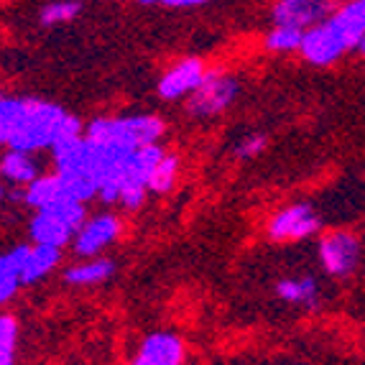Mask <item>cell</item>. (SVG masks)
<instances>
[{
  "instance_id": "obj_25",
  "label": "cell",
  "mask_w": 365,
  "mask_h": 365,
  "mask_svg": "<svg viewBox=\"0 0 365 365\" xmlns=\"http://www.w3.org/2000/svg\"><path fill=\"white\" fill-rule=\"evenodd\" d=\"M358 51H360V54H363V56H365V36H363V38H360V43H358Z\"/></svg>"
},
{
  "instance_id": "obj_3",
  "label": "cell",
  "mask_w": 365,
  "mask_h": 365,
  "mask_svg": "<svg viewBox=\"0 0 365 365\" xmlns=\"http://www.w3.org/2000/svg\"><path fill=\"white\" fill-rule=\"evenodd\" d=\"M237 92H240V85H237V79L230 77V74H220V72L205 74L200 87L187 100L189 115L195 118L220 115V113H225L235 103Z\"/></svg>"
},
{
  "instance_id": "obj_1",
  "label": "cell",
  "mask_w": 365,
  "mask_h": 365,
  "mask_svg": "<svg viewBox=\"0 0 365 365\" xmlns=\"http://www.w3.org/2000/svg\"><path fill=\"white\" fill-rule=\"evenodd\" d=\"M79 133H82V123L74 115H67L59 105L43 103V100H24V113L8 135L6 146L34 153L41 148H51L56 140Z\"/></svg>"
},
{
  "instance_id": "obj_19",
  "label": "cell",
  "mask_w": 365,
  "mask_h": 365,
  "mask_svg": "<svg viewBox=\"0 0 365 365\" xmlns=\"http://www.w3.org/2000/svg\"><path fill=\"white\" fill-rule=\"evenodd\" d=\"M177 177H179V158L174 153H164L161 161L153 166L151 177H148V189L156 192V195H166V192L174 189Z\"/></svg>"
},
{
  "instance_id": "obj_21",
  "label": "cell",
  "mask_w": 365,
  "mask_h": 365,
  "mask_svg": "<svg viewBox=\"0 0 365 365\" xmlns=\"http://www.w3.org/2000/svg\"><path fill=\"white\" fill-rule=\"evenodd\" d=\"M79 11H82V3H79V0H54V3L41 8L38 21H41L43 26L67 24V21L77 19Z\"/></svg>"
},
{
  "instance_id": "obj_10",
  "label": "cell",
  "mask_w": 365,
  "mask_h": 365,
  "mask_svg": "<svg viewBox=\"0 0 365 365\" xmlns=\"http://www.w3.org/2000/svg\"><path fill=\"white\" fill-rule=\"evenodd\" d=\"M205 64L202 59H182L177 61L164 77L158 79V98L164 100H182L189 98L192 92L200 87V82L205 79Z\"/></svg>"
},
{
  "instance_id": "obj_11",
  "label": "cell",
  "mask_w": 365,
  "mask_h": 365,
  "mask_svg": "<svg viewBox=\"0 0 365 365\" xmlns=\"http://www.w3.org/2000/svg\"><path fill=\"white\" fill-rule=\"evenodd\" d=\"M29 232L34 243L64 248L77 230H74L72 222L61 212H56V210H51V207H43V210H36V215H34V220H31V225H29Z\"/></svg>"
},
{
  "instance_id": "obj_9",
  "label": "cell",
  "mask_w": 365,
  "mask_h": 365,
  "mask_svg": "<svg viewBox=\"0 0 365 365\" xmlns=\"http://www.w3.org/2000/svg\"><path fill=\"white\" fill-rule=\"evenodd\" d=\"M187 360V345L174 332H153L143 337L138 353H135V365H179Z\"/></svg>"
},
{
  "instance_id": "obj_16",
  "label": "cell",
  "mask_w": 365,
  "mask_h": 365,
  "mask_svg": "<svg viewBox=\"0 0 365 365\" xmlns=\"http://www.w3.org/2000/svg\"><path fill=\"white\" fill-rule=\"evenodd\" d=\"M113 274H115V263L108 258H92V261L79 263V266H69L64 271V281L72 287H92V284L110 279Z\"/></svg>"
},
{
  "instance_id": "obj_17",
  "label": "cell",
  "mask_w": 365,
  "mask_h": 365,
  "mask_svg": "<svg viewBox=\"0 0 365 365\" xmlns=\"http://www.w3.org/2000/svg\"><path fill=\"white\" fill-rule=\"evenodd\" d=\"M0 177H6L13 184H29L38 177V166L36 161L31 158L29 151H11L0 158Z\"/></svg>"
},
{
  "instance_id": "obj_2",
  "label": "cell",
  "mask_w": 365,
  "mask_h": 365,
  "mask_svg": "<svg viewBox=\"0 0 365 365\" xmlns=\"http://www.w3.org/2000/svg\"><path fill=\"white\" fill-rule=\"evenodd\" d=\"M166 125L156 115H125V118H98L90 123L87 138L113 140L123 146L138 148L146 143H156L164 135Z\"/></svg>"
},
{
  "instance_id": "obj_6",
  "label": "cell",
  "mask_w": 365,
  "mask_h": 365,
  "mask_svg": "<svg viewBox=\"0 0 365 365\" xmlns=\"http://www.w3.org/2000/svg\"><path fill=\"white\" fill-rule=\"evenodd\" d=\"M299 51H302V56H304L309 64H314V67H329V64H335V61L345 54L347 46L340 38V34L329 26V21H322V24L309 26V29L304 31Z\"/></svg>"
},
{
  "instance_id": "obj_14",
  "label": "cell",
  "mask_w": 365,
  "mask_h": 365,
  "mask_svg": "<svg viewBox=\"0 0 365 365\" xmlns=\"http://www.w3.org/2000/svg\"><path fill=\"white\" fill-rule=\"evenodd\" d=\"M29 248L31 245H16L13 250H8L6 256H0V307L8 304L16 297L21 284H24L21 271H24Z\"/></svg>"
},
{
  "instance_id": "obj_22",
  "label": "cell",
  "mask_w": 365,
  "mask_h": 365,
  "mask_svg": "<svg viewBox=\"0 0 365 365\" xmlns=\"http://www.w3.org/2000/svg\"><path fill=\"white\" fill-rule=\"evenodd\" d=\"M19 342V322L11 314H0V365H11L16 360Z\"/></svg>"
},
{
  "instance_id": "obj_5",
  "label": "cell",
  "mask_w": 365,
  "mask_h": 365,
  "mask_svg": "<svg viewBox=\"0 0 365 365\" xmlns=\"http://www.w3.org/2000/svg\"><path fill=\"white\" fill-rule=\"evenodd\" d=\"M345 0H279L274 6V24L276 26H297L307 31L327 21Z\"/></svg>"
},
{
  "instance_id": "obj_15",
  "label": "cell",
  "mask_w": 365,
  "mask_h": 365,
  "mask_svg": "<svg viewBox=\"0 0 365 365\" xmlns=\"http://www.w3.org/2000/svg\"><path fill=\"white\" fill-rule=\"evenodd\" d=\"M64 195H67V192L61 187L59 174H49V177H41V174H38L34 182L26 184L24 202L34 210H43V207H49V205H54V202Z\"/></svg>"
},
{
  "instance_id": "obj_24",
  "label": "cell",
  "mask_w": 365,
  "mask_h": 365,
  "mask_svg": "<svg viewBox=\"0 0 365 365\" xmlns=\"http://www.w3.org/2000/svg\"><path fill=\"white\" fill-rule=\"evenodd\" d=\"M210 0H164V6L169 8H195V6H205Z\"/></svg>"
},
{
  "instance_id": "obj_18",
  "label": "cell",
  "mask_w": 365,
  "mask_h": 365,
  "mask_svg": "<svg viewBox=\"0 0 365 365\" xmlns=\"http://www.w3.org/2000/svg\"><path fill=\"white\" fill-rule=\"evenodd\" d=\"M276 297L289 302V304H299V307H314L317 297H319V287L312 276L304 279H284L276 284Z\"/></svg>"
},
{
  "instance_id": "obj_12",
  "label": "cell",
  "mask_w": 365,
  "mask_h": 365,
  "mask_svg": "<svg viewBox=\"0 0 365 365\" xmlns=\"http://www.w3.org/2000/svg\"><path fill=\"white\" fill-rule=\"evenodd\" d=\"M327 21L340 34L347 51L358 49L360 38L365 36V0H347Z\"/></svg>"
},
{
  "instance_id": "obj_7",
  "label": "cell",
  "mask_w": 365,
  "mask_h": 365,
  "mask_svg": "<svg viewBox=\"0 0 365 365\" xmlns=\"http://www.w3.org/2000/svg\"><path fill=\"white\" fill-rule=\"evenodd\" d=\"M123 232L120 220L115 215H98V217L85 220V225L79 227L72 237V248L77 256H98L110 243H115Z\"/></svg>"
},
{
  "instance_id": "obj_8",
  "label": "cell",
  "mask_w": 365,
  "mask_h": 365,
  "mask_svg": "<svg viewBox=\"0 0 365 365\" xmlns=\"http://www.w3.org/2000/svg\"><path fill=\"white\" fill-rule=\"evenodd\" d=\"M319 230V217L309 205H292V207L281 210L268 222V237L271 240H302Z\"/></svg>"
},
{
  "instance_id": "obj_13",
  "label": "cell",
  "mask_w": 365,
  "mask_h": 365,
  "mask_svg": "<svg viewBox=\"0 0 365 365\" xmlns=\"http://www.w3.org/2000/svg\"><path fill=\"white\" fill-rule=\"evenodd\" d=\"M59 261H61V248H56V245L34 243L29 248V256H26L24 271H21V281H24V284H36V281L46 279V276L59 266Z\"/></svg>"
},
{
  "instance_id": "obj_26",
  "label": "cell",
  "mask_w": 365,
  "mask_h": 365,
  "mask_svg": "<svg viewBox=\"0 0 365 365\" xmlns=\"http://www.w3.org/2000/svg\"><path fill=\"white\" fill-rule=\"evenodd\" d=\"M0 197H3V187H0Z\"/></svg>"
},
{
  "instance_id": "obj_20",
  "label": "cell",
  "mask_w": 365,
  "mask_h": 365,
  "mask_svg": "<svg viewBox=\"0 0 365 365\" xmlns=\"http://www.w3.org/2000/svg\"><path fill=\"white\" fill-rule=\"evenodd\" d=\"M302 36H304V31L297 29V26H274L266 36V49L268 51H299Z\"/></svg>"
},
{
  "instance_id": "obj_23",
  "label": "cell",
  "mask_w": 365,
  "mask_h": 365,
  "mask_svg": "<svg viewBox=\"0 0 365 365\" xmlns=\"http://www.w3.org/2000/svg\"><path fill=\"white\" fill-rule=\"evenodd\" d=\"M266 135H248L245 140H240L235 146V156H240V158H253V156H258V153H263V148H266Z\"/></svg>"
},
{
  "instance_id": "obj_4",
  "label": "cell",
  "mask_w": 365,
  "mask_h": 365,
  "mask_svg": "<svg viewBox=\"0 0 365 365\" xmlns=\"http://www.w3.org/2000/svg\"><path fill=\"white\" fill-rule=\"evenodd\" d=\"M360 261V243L353 232L337 230L319 240V263L329 276H350Z\"/></svg>"
}]
</instances>
